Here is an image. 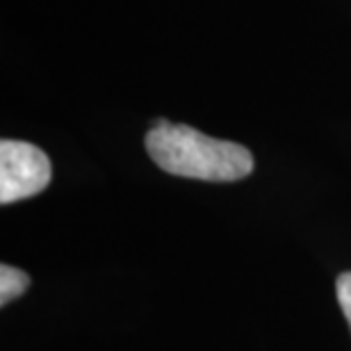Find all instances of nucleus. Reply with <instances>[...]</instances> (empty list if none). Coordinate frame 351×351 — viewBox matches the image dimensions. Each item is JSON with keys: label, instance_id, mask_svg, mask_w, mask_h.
<instances>
[{"label": "nucleus", "instance_id": "nucleus-4", "mask_svg": "<svg viewBox=\"0 0 351 351\" xmlns=\"http://www.w3.org/2000/svg\"><path fill=\"white\" fill-rule=\"evenodd\" d=\"M335 294H338V304L351 328V271H345L338 276V280H335Z\"/></svg>", "mask_w": 351, "mask_h": 351}, {"label": "nucleus", "instance_id": "nucleus-1", "mask_svg": "<svg viewBox=\"0 0 351 351\" xmlns=\"http://www.w3.org/2000/svg\"><path fill=\"white\" fill-rule=\"evenodd\" d=\"M146 151L160 169L182 178L235 182L254 171V156L247 146L208 137L167 119L153 121L146 135Z\"/></svg>", "mask_w": 351, "mask_h": 351}, {"label": "nucleus", "instance_id": "nucleus-2", "mask_svg": "<svg viewBox=\"0 0 351 351\" xmlns=\"http://www.w3.org/2000/svg\"><path fill=\"white\" fill-rule=\"evenodd\" d=\"M51 160L39 146L19 142V139L0 142V203L3 206L44 192L51 182Z\"/></svg>", "mask_w": 351, "mask_h": 351}, {"label": "nucleus", "instance_id": "nucleus-3", "mask_svg": "<svg viewBox=\"0 0 351 351\" xmlns=\"http://www.w3.org/2000/svg\"><path fill=\"white\" fill-rule=\"evenodd\" d=\"M27 287H30V276L23 269L7 263L0 265V304L7 306L10 301L19 299Z\"/></svg>", "mask_w": 351, "mask_h": 351}]
</instances>
